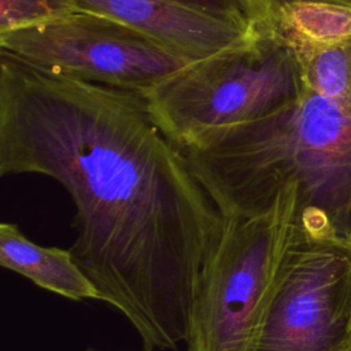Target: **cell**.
<instances>
[{
	"instance_id": "1",
	"label": "cell",
	"mask_w": 351,
	"mask_h": 351,
	"mask_svg": "<svg viewBox=\"0 0 351 351\" xmlns=\"http://www.w3.org/2000/svg\"><path fill=\"white\" fill-rule=\"evenodd\" d=\"M58 181L75 207L70 251L143 347L185 343L226 217L145 93L0 51V176Z\"/></svg>"
},
{
	"instance_id": "2",
	"label": "cell",
	"mask_w": 351,
	"mask_h": 351,
	"mask_svg": "<svg viewBox=\"0 0 351 351\" xmlns=\"http://www.w3.org/2000/svg\"><path fill=\"white\" fill-rule=\"evenodd\" d=\"M292 53L302 85L291 101L184 152L225 217L259 214L295 185L296 219L351 240V41Z\"/></svg>"
},
{
	"instance_id": "3",
	"label": "cell",
	"mask_w": 351,
	"mask_h": 351,
	"mask_svg": "<svg viewBox=\"0 0 351 351\" xmlns=\"http://www.w3.org/2000/svg\"><path fill=\"white\" fill-rule=\"evenodd\" d=\"M300 85L296 59L269 19L244 43L189 64L145 96L165 133L184 148L208 132L276 111Z\"/></svg>"
},
{
	"instance_id": "4",
	"label": "cell",
	"mask_w": 351,
	"mask_h": 351,
	"mask_svg": "<svg viewBox=\"0 0 351 351\" xmlns=\"http://www.w3.org/2000/svg\"><path fill=\"white\" fill-rule=\"evenodd\" d=\"M295 211L289 185L267 210L226 217L199 281L185 351H250Z\"/></svg>"
},
{
	"instance_id": "5",
	"label": "cell",
	"mask_w": 351,
	"mask_h": 351,
	"mask_svg": "<svg viewBox=\"0 0 351 351\" xmlns=\"http://www.w3.org/2000/svg\"><path fill=\"white\" fill-rule=\"evenodd\" d=\"M250 351H351V240L293 217Z\"/></svg>"
},
{
	"instance_id": "6",
	"label": "cell",
	"mask_w": 351,
	"mask_h": 351,
	"mask_svg": "<svg viewBox=\"0 0 351 351\" xmlns=\"http://www.w3.org/2000/svg\"><path fill=\"white\" fill-rule=\"evenodd\" d=\"M0 49L41 67L143 93L195 63L125 22L81 8L0 33Z\"/></svg>"
},
{
	"instance_id": "7",
	"label": "cell",
	"mask_w": 351,
	"mask_h": 351,
	"mask_svg": "<svg viewBox=\"0 0 351 351\" xmlns=\"http://www.w3.org/2000/svg\"><path fill=\"white\" fill-rule=\"evenodd\" d=\"M78 8L125 22L197 62L255 34L262 21L240 23L170 0H71Z\"/></svg>"
},
{
	"instance_id": "8",
	"label": "cell",
	"mask_w": 351,
	"mask_h": 351,
	"mask_svg": "<svg viewBox=\"0 0 351 351\" xmlns=\"http://www.w3.org/2000/svg\"><path fill=\"white\" fill-rule=\"evenodd\" d=\"M0 265L37 287L74 302L100 300V293L70 248L44 247L12 222L0 223Z\"/></svg>"
},
{
	"instance_id": "9",
	"label": "cell",
	"mask_w": 351,
	"mask_h": 351,
	"mask_svg": "<svg viewBox=\"0 0 351 351\" xmlns=\"http://www.w3.org/2000/svg\"><path fill=\"white\" fill-rule=\"evenodd\" d=\"M270 22L292 49H315L351 41V4L302 0L278 5Z\"/></svg>"
},
{
	"instance_id": "10",
	"label": "cell",
	"mask_w": 351,
	"mask_h": 351,
	"mask_svg": "<svg viewBox=\"0 0 351 351\" xmlns=\"http://www.w3.org/2000/svg\"><path fill=\"white\" fill-rule=\"evenodd\" d=\"M78 10L71 0H0V33L27 27Z\"/></svg>"
},
{
	"instance_id": "11",
	"label": "cell",
	"mask_w": 351,
	"mask_h": 351,
	"mask_svg": "<svg viewBox=\"0 0 351 351\" xmlns=\"http://www.w3.org/2000/svg\"><path fill=\"white\" fill-rule=\"evenodd\" d=\"M193 10L226 18L240 23H254L256 19L250 0H170Z\"/></svg>"
},
{
	"instance_id": "12",
	"label": "cell",
	"mask_w": 351,
	"mask_h": 351,
	"mask_svg": "<svg viewBox=\"0 0 351 351\" xmlns=\"http://www.w3.org/2000/svg\"><path fill=\"white\" fill-rule=\"evenodd\" d=\"M292 1H302V0H251L254 12L256 19L259 21H267L270 19L271 12L281 4L285 3H292ZM328 1H339V3H346L351 4V0H328Z\"/></svg>"
},
{
	"instance_id": "13",
	"label": "cell",
	"mask_w": 351,
	"mask_h": 351,
	"mask_svg": "<svg viewBox=\"0 0 351 351\" xmlns=\"http://www.w3.org/2000/svg\"><path fill=\"white\" fill-rule=\"evenodd\" d=\"M85 351H100V350H97V348H86ZM140 351H151V350H147V348L143 347V350H140Z\"/></svg>"
},
{
	"instance_id": "14",
	"label": "cell",
	"mask_w": 351,
	"mask_h": 351,
	"mask_svg": "<svg viewBox=\"0 0 351 351\" xmlns=\"http://www.w3.org/2000/svg\"><path fill=\"white\" fill-rule=\"evenodd\" d=\"M250 3H251V0H250ZM251 5H252V3H251ZM254 8V7H252Z\"/></svg>"
}]
</instances>
